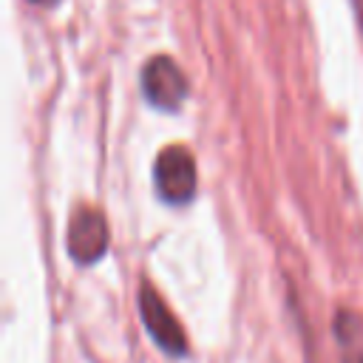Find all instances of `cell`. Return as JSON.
Here are the masks:
<instances>
[{
  "label": "cell",
  "instance_id": "1",
  "mask_svg": "<svg viewBox=\"0 0 363 363\" xmlns=\"http://www.w3.org/2000/svg\"><path fill=\"white\" fill-rule=\"evenodd\" d=\"M153 187L164 204H190L196 196V159L184 145H167L153 162Z\"/></svg>",
  "mask_w": 363,
  "mask_h": 363
},
{
  "label": "cell",
  "instance_id": "2",
  "mask_svg": "<svg viewBox=\"0 0 363 363\" xmlns=\"http://www.w3.org/2000/svg\"><path fill=\"white\" fill-rule=\"evenodd\" d=\"M136 306H139V318H142L147 335L153 337V343L173 360L187 357V335H184L182 323L176 320V315L170 312V306L164 303V298L150 284L139 286Z\"/></svg>",
  "mask_w": 363,
  "mask_h": 363
},
{
  "label": "cell",
  "instance_id": "3",
  "mask_svg": "<svg viewBox=\"0 0 363 363\" xmlns=\"http://www.w3.org/2000/svg\"><path fill=\"white\" fill-rule=\"evenodd\" d=\"M139 85H142V96L147 99V105H153L156 111H164V113L179 111L190 91L184 71L176 65V60H170L164 54L150 57L145 62Z\"/></svg>",
  "mask_w": 363,
  "mask_h": 363
},
{
  "label": "cell",
  "instance_id": "4",
  "mask_svg": "<svg viewBox=\"0 0 363 363\" xmlns=\"http://www.w3.org/2000/svg\"><path fill=\"white\" fill-rule=\"evenodd\" d=\"M108 241H111V233H108L105 216L96 207H77L65 230V247L71 261L79 267L96 264L108 252Z\"/></svg>",
  "mask_w": 363,
  "mask_h": 363
},
{
  "label": "cell",
  "instance_id": "5",
  "mask_svg": "<svg viewBox=\"0 0 363 363\" xmlns=\"http://www.w3.org/2000/svg\"><path fill=\"white\" fill-rule=\"evenodd\" d=\"M332 335L340 349V363H363V318L352 309H337Z\"/></svg>",
  "mask_w": 363,
  "mask_h": 363
},
{
  "label": "cell",
  "instance_id": "6",
  "mask_svg": "<svg viewBox=\"0 0 363 363\" xmlns=\"http://www.w3.org/2000/svg\"><path fill=\"white\" fill-rule=\"evenodd\" d=\"M352 6H354V14H357V23L363 28V0H352Z\"/></svg>",
  "mask_w": 363,
  "mask_h": 363
},
{
  "label": "cell",
  "instance_id": "7",
  "mask_svg": "<svg viewBox=\"0 0 363 363\" xmlns=\"http://www.w3.org/2000/svg\"><path fill=\"white\" fill-rule=\"evenodd\" d=\"M28 3H34V6H54L57 0H28Z\"/></svg>",
  "mask_w": 363,
  "mask_h": 363
}]
</instances>
